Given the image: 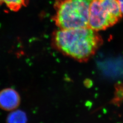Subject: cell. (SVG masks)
<instances>
[{"label":"cell","instance_id":"6da1fadb","mask_svg":"<svg viewBox=\"0 0 123 123\" xmlns=\"http://www.w3.org/2000/svg\"><path fill=\"white\" fill-rule=\"evenodd\" d=\"M89 27L60 29L53 36L54 47L61 53L78 61L88 60L100 47L101 36Z\"/></svg>","mask_w":123,"mask_h":123},{"label":"cell","instance_id":"7a4b0ae2","mask_svg":"<svg viewBox=\"0 0 123 123\" xmlns=\"http://www.w3.org/2000/svg\"><path fill=\"white\" fill-rule=\"evenodd\" d=\"M92 0H58L55 5L53 17L60 29L89 27L90 5Z\"/></svg>","mask_w":123,"mask_h":123},{"label":"cell","instance_id":"3957f363","mask_svg":"<svg viewBox=\"0 0 123 123\" xmlns=\"http://www.w3.org/2000/svg\"><path fill=\"white\" fill-rule=\"evenodd\" d=\"M122 17L118 0H92L89 27L96 31L106 30L116 24Z\"/></svg>","mask_w":123,"mask_h":123},{"label":"cell","instance_id":"277c9868","mask_svg":"<svg viewBox=\"0 0 123 123\" xmlns=\"http://www.w3.org/2000/svg\"><path fill=\"white\" fill-rule=\"evenodd\" d=\"M20 96L18 92L12 88H6L0 91V108L12 111L20 105Z\"/></svg>","mask_w":123,"mask_h":123},{"label":"cell","instance_id":"5b68a950","mask_svg":"<svg viewBox=\"0 0 123 123\" xmlns=\"http://www.w3.org/2000/svg\"><path fill=\"white\" fill-rule=\"evenodd\" d=\"M6 119V123H27V118L26 113L20 110H13Z\"/></svg>","mask_w":123,"mask_h":123},{"label":"cell","instance_id":"8992f818","mask_svg":"<svg viewBox=\"0 0 123 123\" xmlns=\"http://www.w3.org/2000/svg\"><path fill=\"white\" fill-rule=\"evenodd\" d=\"M26 0H0V5H5L12 11L16 12L26 5Z\"/></svg>","mask_w":123,"mask_h":123},{"label":"cell","instance_id":"52a82bcc","mask_svg":"<svg viewBox=\"0 0 123 123\" xmlns=\"http://www.w3.org/2000/svg\"><path fill=\"white\" fill-rule=\"evenodd\" d=\"M84 85L87 88H90L92 85V81L90 79H85L84 82Z\"/></svg>","mask_w":123,"mask_h":123},{"label":"cell","instance_id":"ba28073f","mask_svg":"<svg viewBox=\"0 0 123 123\" xmlns=\"http://www.w3.org/2000/svg\"><path fill=\"white\" fill-rule=\"evenodd\" d=\"M121 12L123 14V0H118Z\"/></svg>","mask_w":123,"mask_h":123}]
</instances>
